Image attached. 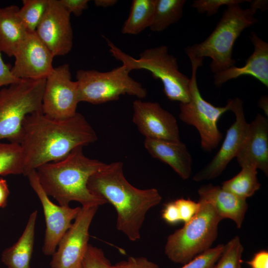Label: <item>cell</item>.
Returning <instances> with one entry per match:
<instances>
[{"label":"cell","mask_w":268,"mask_h":268,"mask_svg":"<svg viewBox=\"0 0 268 268\" xmlns=\"http://www.w3.org/2000/svg\"><path fill=\"white\" fill-rule=\"evenodd\" d=\"M224 245L219 244L210 248L184 264L181 268H212L221 255Z\"/></svg>","instance_id":"f1b7e54d"},{"label":"cell","mask_w":268,"mask_h":268,"mask_svg":"<svg viewBox=\"0 0 268 268\" xmlns=\"http://www.w3.org/2000/svg\"><path fill=\"white\" fill-rule=\"evenodd\" d=\"M21 79L16 78L12 73L11 68L5 64L0 51V87L5 85L17 83Z\"/></svg>","instance_id":"d590c367"},{"label":"cell","mask_w":268,"mask_h":268,"mask_svg":"<svg viewBox=\"0 0 268 268\" xmlns=\"http://www.w3.org/2000/svg\"><path fill=\"white\" fill-rule=\"evenodd\" d=\"M63 6L70 14L76 16H80L88 8V0H59Z\"/></svg>","instance_id":"836d02e7"},{"label":"cell","mask_w":268,"mask_h":268,"mask_svg":"<svg viewBox=\"0 0 268 268\" xmlns=\"http://www.w3.org/2000/svg\"><path fill=\"white\" fill-rule=\"evenodd\" d=\"M179 210L181 221L189 222L198 212L200 203L189 199H178L174 201Z\"/></svg>","instance_id":"1f68e13d"},{"label":"cell","mask_w":268,"mask_h":268,"mask_svg":"<svg viewBox=\"0 0 268 268\" xmlns=\"http://www.w3.org/2000/svg\"><path fill=\"white\" fill-rule=\"evenodd\" d=\"M250 40L254 51L241 67L235 66L215 73L214 84L218 87L229 80L243 75H251L268 87V43L255 32H251Z\"/></svg>","instance_id":"ac0fdd59"},{"label":"cell","mask_w":268,"mask_h":268,"mask_svg":"<svg viewBox=\"0 0 268 268\" xmlns=\"http://www.w3.org/2000/svg\"><path fill=\"white\" fill-rule=\"evenodd\" d=\"M156 0H133L130 13L122 28L124 34L137 35L150 26Z\"/></svg>","instance_id":"603a6c76"},{"label":"cell","mask_w":268,"mask_h":268,"mask_svg":"<svg viewBox=\"0 0 268 268\" xmlns=\"http://www.w3.org/2000/svg\"><path fill=\"white\" fill-rule=\"evenodd\" d=\"M12 74L20 79H46L52 71L54 56L36 32L29 33L17 49Z\"/></svg>","instance_id":"2e32d148"},{"label":"cell","mask_w":268,"mask_h":268,"mask_svg":"<svg viewBox=\"0 0 268 268\" xmlns=\"http://www.w3.org/2000/svg\"><path fill=\"white\" fill-rule=\"evenodd\" d=\"M24 162L20 144L0 142V175H23Z\"/></svg>","instance_id":"484cf974"},{"label":"cell","mask_w":268,"mask_h":268,"mask_svg":"<svg viewBox=\"0 0 268 268\" xmlns=\"http://www.w3.org/2000/svg\"><path fill=\"white\" fill-rule=\"evenodd\" d=\"M81 268H114L101 249L88 244Z\"/></svg>","instance_id":"f546056e"},{"label":"cell","mask_w":268,"mask_h":268,"mask_svg":"<svg viewBox=\"0 0 268 268\" xmlns=\"http://www.w3.org/2000/svg\"><path fill=\"white\" fill-rule=\"evenodd\" d=\"M82 148L78 147L64 159L45 164L36 170L44 191L61 206H68L71 201L79 202L82 206H99L107 203L87 188L89 178L106 164L85 156Z\"/></svg>","instance_id":"3957f363"},{"label":"cell","mask_w":268,"mask_h":268,"mask_svg":"<svg viewBox=\"0 0 268 268\" xmlns=\"http://www.w3.org/2000/svg\"><path fill=\"white\" fill-rule=\"evenodd\" d=\"M104 38L112 56L131 71L146 70L153 78L159 79L163 86L164 93L169 100L180 103L189 101L190 79L180 71L177 58L169 54L166 46L144 50L139 54V58L135 59Z\"/></svg>","instance_id":"5b68a950"},{"label":"cell","mask_w":268,"mask_h":268,"mask_svg":"<svg viewBox=\"0 0 268 268\" xmlns=\"http://www.w3.org/2000/svg\"><path fill=\"white\" fill-rule=\"evenodd\" d=\"M242 168L253 166L268 174V119L258 114L248 124L247 133L236 155Z\"/></svg>","instance_id":"e0dca14e"},{"label":"cell","mask_w":268,"mask_h":268,"mask_svg":"<svg viewBox=\"0 0 268 268\" xmlns=\"http://www.w3.org/2000/svg\"><path fill=\"white\" fill-rule=\"evenodd\" d=\"M87 188L114 207L117 229L132 241L140 238V230L147 212L162 200L156 189H140L132 185L124 176L121 161L106 164L93 174Z\"/></svg>","instance_id":"7a4b0ae2"},{"label":"cell","mask_w":268,"mask_h":268,"mask_svg":"<svg viewBox=\"0 0 268 268\" xmlns=\"http://www.w3.org/2000/svg\"><path fill=\"white\" fill-rule=\"evenodd\" d=\"M198 192L199 201L210 204L222 219H231L237 228L241 227L248 209L246 200L211 184L202 185Z\"/></svg>","instance_id":"d6986e66"},{"label":"cell","mask_w":268,"mask_h":268,"mask_svg":"<svg viewBox=\"0 0 268 268\" xmlns=\"http://www.w3.org/2000/svg\"><path fill=\"white\" fill-rule=\"evenodd\" d=\"M113 266L114 268H160L157 264L143 257H130Z\"/></svg>","instance_id":"d6a6232c"},{"label":"cell","mask_w":268,"mask_h":268,"mask_svg":"<svg viewBox=\"0 0 268 268\" xmlns=\"http://www.w3.org/2000/svg\"><path fill=\"white\" fill-rule=\"evenodd\" d=\"M256 11L251 7L242 8L239 4L228 5L209 36L203 41L186 48L189 58L211 59V71L216 73L234 66L232 58L234 43L246 28L258 22Z\"/></svg>","instance_id":"277c9868"},{"label":"cell","mask_w":268,"mask_h":268,"mask_svg":"<svg viewBox=\"0 0 268 268\" xmlns=\"http://www.w3.org/2000/svg\"><path fill=\"white\" fill-rule=\"evenodd\" d=\"M186 0H156L154 13L150 29L161 32L178 22L183 16Z\"/></svg>","instance_id":"cb8c5ba5"},{"label":"cell","mask_w":268,"mask_h":268,"mask_svg":"<svg viewBox=\"0 0 268 268\" xmlns=\"http://www.w3.org/2000/svg\"><path fill=\"white\" fill-rule=\"evenodd\" d=\"M37 216V210L31 213L25 229L18 241L2 252L1 259L7 268H31Z\"/></svg>","instance_id":"7402d4cb"},{"label":"cell","mask_w":268,"mask_h":268,"mask_svg":"<svg viewBox=\"0 0 268 268\" xmlns=\"http://www.w3.org/2000/svg\"><path fill=\"white\" fill-rule=\"evenodd\" d=\"M117 2V0H95L94 1L95 6L104 8L112 6Z\"/></svg>","instance_id":"ab89813d"},{"label":"cell","mask_w":268,"mask_h":268,"mask_svg":"<svg viewBox=\"0 0 268 268\" xmlns=\"http://www.w3.org/2000/svg\"><path fill=\"white\" fill-rule=\"evenodd\" d=\"M35 32L54 57L65 55L71 50L73 32L70 14L59 0H48L46 10Z\"/></svg>","instance_id":"5bb4252c"},{"label":"cell","mask_w":268,"mask_h":268,"mask_svg":"<svg viewBox=\"0 0 268 268\" xmlns=\"http://www.w3.org/2000/svg\"><path fill=\"white\" fill-rule=\"evenodd\" d=\"M246 263L250 268H268V251L262 250L258 251Z\"/></svg>","instance_id":"8d00e7d4"},{"label":"cell","mask_w":268,"mask_h":268,"mask_svg":"<svg viewBox=\"0 0 268 268\" xmlns=\"http://www.w3.org/2000/svg\"><path fill=\"white\" fill-rule=\"evenodd\" d=\"M80 102L78 83L71 80L69 66L54 68L46 79L42 98V112L55 119H66L76 113Z\"/></svg>","instance_id":"30bf717a"},{"label":"cell","mask_w":268,"mask_h":268,"mask_svg":"<svg viewBox=\"0 0 268 268\" xmlns=\"http://www.w3.org/2000/svg\"><path fill=\"white\" fill-rule=\"evenodd\" d=\"M250 0H195L191 6L200 13H205L208 16L215 14L223 5L228 6L250 2Z\"/></svg>","instance_id":"4dcf8cb0"},{"label":"cell","mask_w":268,"mask_h":268,"mask_svg":"<svg viewBox=\"0 0 268 268\" xmlns=\"http://www.w3.org/2000/svg\"><path fill=\"white\" fill-rule=\"evenodd\" d=\"M161 215L162 219L170 224L174 225L181 221L179 210L174 201L165 204Z\"/></svg>","instance_id":"e575fe53"},{"label":"cell","mask_w":268,"mask_h":268,"mask_svg":"<svg viewBox=\"0 0 268 268\" xmlns=\"http://www.w3.org/2000/svg\"><path fill=\"white\" fill-rule=\"evenodd\" d=\"M45 82L46 79H21L0 90V140L19 143L25 118L42 111Z\"/></svg>","instance_id":"52a82bcc"},{"label":"cell","mask_w":268,"mask_h":268,"mask_svg":"<svg viewBox=\"0 0 268 268\" xmlns=\"http://www.w3.org/2000/svg\"><path fill=\"white\" fill-rule=\"evenodd\" d=\"M98 207H81L52 255L51 268H81L89 244V229Z\"/></svg>","instance_id":"8fae6325"},{"label":"cell","mask_w":268,"mask_h":268,"mask_svg":"<svg viewBox=\"0 0 268 268\" xmlns=\"http://www.w3.org/2000/svg\"><path fill=\"white\" fill-rule=\"evenodd\" d=\"M9 194V191L6 181L0 178V207L6 206Z\"/></svg>","instance_id":"74e56055"},{"label":"cell","mask_w":268,"mask_h":268,"mask_svg":"<svg viewBox=\"0 0 268 268\" xmlns=\"http://www.w3.org/2000/svg\"><path fill=\"white\" fill-rule=\"evenodd\" d=\"M144 146L150 155L170 166L182 179L192 173V158L186 145L180 141L145 138Z\"/></svg>","instance_id":"ffe728a7"},{"label":"cell","mask_w":268,"mask_h":268,"mask_svg":"<svg viewBox=\"0 0 268 268\" xmlns=\"http://www.w3.org/2000/svg\"><path fill=\"white\" fill-rule=\"evenodd\" d=\"M18 15L29 33L36 30L46 10L48 0H23Z\"/></svg>","instance_id":"4316f807"},{"label":"cell","mask_w":268,"mask_h":268,"mask_svg":"<svg viewBox=\"0 0 268 268\" xmlns=\"http://www.w3.org/2000/svg\"><path fill=\"white\" fill-rule=\"evenodd\" d=\"M26 176L29 184L38 197L42 204L46 222V230L43 253L52 255L66 232L70 227L81 207L74 208L58 205L49 199L38 178L36 170L30 172Z\"/></svg>","instance_id":"7c38bea8"},{"label":"cell","mask_w":268,"mask_h":268,"mask_svg":"<svg viewBox=\"0 0 268 268\" xmlns=\"http://www.w3.org/2000/svg\"><path fill=\"white\" fill-rule=\"evenodd\" d=\"M19 9L15 5L0 8V51L9 57L29 33L18 15Z\"/></svg>","instance_id":"44dd1931"},{"label":"cell","mask_w":268,"mask_h":268,"mask_svg":"<svg viewBox=\"0 0 268 268\" xmlns=\"http://www.w3.org/2000/svg\"><path fill=\"white\" fill-rule=\"evenodd\" d=\"M130 71L123 65L106 72L95 69L77 70L76 78L80 102L100 104L117 100L125 94L139 99L144 98L147 89L130 76Z\"/></svg>","instance_id":"ba28073f"},{"label":"cell","mask_w":268,"mask_h":268,"mask_svg":"<svg viewBox=\"0 0 268 268\" xmlns=\"http://www.w3.org/2000/svg\"><path fill=\"white\" fill-rule=\"evenodd\" d=\"M198 201L200 207L196 214L167 237L165 254L173 263L186 264L210 249L217 236L222 219L210 204Z\"/></svg>","instance_id":"8992f818"},{"label":"cell","mask_w":268,"mask_h":268,"mask_svg":"<svg viewBox=\"0 0 268 268\" xmlns=\"http://www.w3.org/2000/svg\"><path fill=\"white\" fill-rule=\"evenodd\" d=\"M257 169L253 166L241 168V170L231 179L222 183L224 190L246 200L258 191L261 184L257 176Z\"/></svg>","instance_id":"d4e9b609"},{"label":"cell","mask_w":268,"mask_h":268,"mask_svg":"<svg viewBox=\"0 0 268 268\" xmlns=\"http://www.w3.org/2000/svg\"><path fill=\"white\" fill-rule=\"evenodd\" d=\"M230 109L235 121L227 130L223 143L212 159L193 177L196 182L215 179L225 170L229 163L236 157L246 135L248 124L245 119L243 101L239 98L229 99Z\"/></svg>","instance_id":"4fadbf2b"},{"label":"cell","mask_w":268,"mask_h":268,"mask_svg":"<svg viewBox=\"0 0 268 268\" xmlns=\"http://www.w3.org/2000/svg\"><path fill=\"white\" fill-rule=\"evenodd\" d=\"M258 106L262 109L268 117V97L267 95L260 97L258 103Z\"/></svg>","instance_id":"60d3db41"},{"label":"cell","mask_w":268,"mask_h":268,"mask_svg":"<svg viewBox=\"0 0 268 268\" xmlns=\"http://www.w3.org/2000/svg\"><path fill=\"white\" fill-rule=\"evenodd\" d=\"M133 122L145 138L180 141L175 117L156 102L135 100L133 102Z\"/></svg>","instance_id":"9a60e30c"},{"label":"cell","mask_w":268,"mask_h":268,"mask_svg":"<svg viewBox=\"0 0 268 268\" xmlns=\"http://www.w3.org/2000/svg\"><path fill=\"white\" fill-rule=\"evenodd\" d=\"M97 140L96 132L79 113L63 120L50 118L42 111L29 114L23 122L19 142L24 155L23 175Z\"/></svg>","instance_id":"6da1fadb"},{"label":"cell","mask_w":268,"mask_h":268,"mask_svg":"<svg viewBox=\"0 0 268 268\" xmlns=\"http://www.w3.org/2000/svg\"><path fill=\"white\" fill-rule=\"evenodd\" d=\"M250 7L256 11L260 10L262 11L267 10L268 7V1L266 0H251Z\"/></svg>","instance_id":"f35d334b"},{"label":"cell","mask_w":268,"mask_h":268,"mask_svg":"<svg viewBox=\"0 0 268 268\" xmlns=\"http://www.w3.org/2000/svg\"><path fill=\"white\" fill-rule=\"evenodd\" d=\"M243 247L236 236L224 245L220 257L212 268H241Z\"/></svg>","instance_id":"83f0119b"},{"label":"cell","mask_w":268,"mask_h":268,"mask_svg":"<svg viewBox=\"0 0 268 268\" xmlns=\"http://www.w3.org/2000/svg\"><path fill=\"white\" fill-rule=\"evenodd\" d=\"M192 67L190 83V100L180 103L179 118L184 123L194 127L201 137L202 149L210 152L217 148L222 138L217 127L220 117L230 109L227 100L224 107H216L201 96L197 81V71L202 65V59L189 58Z\"/></svg>","instance_id":"9c48e42d"}]
</instances>
